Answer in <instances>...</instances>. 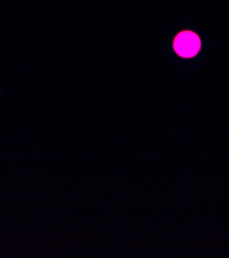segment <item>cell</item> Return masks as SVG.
Wrapping results in <instances>:
<instances>
[{"mask_svg": "<svg viewBox=\"0 0 229 258\" xmlns=\"http://www.w3.org/2000/svg\"><path fill=\"white\" fill-rule=\"evenodd\" d=\"M200 42L196 34L192 32H183L176 36L174 40V49L182 57H193L199 50Z\"/></svg>", "mask_w": 229, "mask_h": 258, "instance_id": "1", "label": "cell"}]
</instances>
